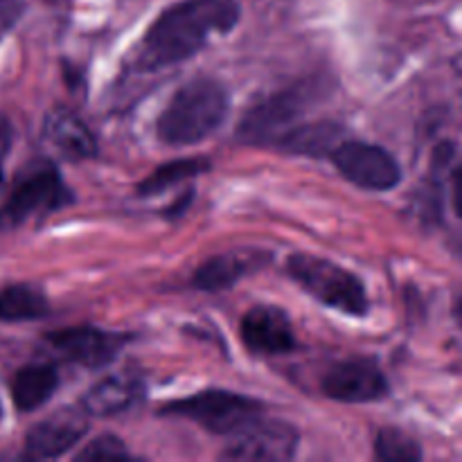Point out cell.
Listing matches in <instances>:
<instances>
[{
  "instance_id": "obj_1",
  "label": "cell",
  "mask_w": 462,
  "mask_h": 462,
  "mask_svg": "<svg viewBox=\"0 0 462 462\" xmlns=\"http://www.w3.org/2000/svg\"><path fill=\"white\" fill-rule=\"evenodd\" d=\"M239 21L237 0H185L167 9L143 41V68H165L194 57L212 34Z\"/></svg>"
},
{
  "instance_id": "obj_2",
  "label": "cell",
  "mask_w": 462,
  "mask_h": 462,
  "mask_svg": "<svg viewBox=\"0 0 462 462\" xmlns=\"http://www.w3.org/2000/svg\"><path fill=\"white\" fill-rule=\"evenodd\" d=\"M228 116V95L212 79H192L176 90L158 117V138L174 147L201 143Z\"/></svg>"
},
{
  "instance_id": "obj_3",
  "label": "cell",
  "mask_w": 462,
  "mask_h": 462,
  "mask_svg": "<svg viewBox=\"0 0 462 462\" xmlns=\"http://www.w3.org/2000/svg\"><path fill=\"white\" fill-rule=\"evenodd\" d=\"M287 266L291 278L323 305L350 316H365L368 311L364 284L334 262L314 255H293Z\"/></svg>"
},
{
  "instance_id": "obj_4",
  "label": "cell",
  "mask_w": 462,
  "mask_h": 462,
  "mask_svg": "<svg viewBox=\"0 0 462 462\" xmlns=\"http://www.w3.org/2000/svg\"><path fill=\"white\" fill-rule=\"evenodd\" d=\"M70 203V189L50 162L32 167L21 176L14 192L0 208V228L14 230L36 217L57 212Z\"/></svg>"
},
{
  "instance_id": "obj_5",
  "label": "cell",
  "mask_w": 462,
  "mask_h": 462,
  "mask_svg": "<svg viewBox=\"0 0 462 462\" xmlns=\"http://www.w3.org/2000/svg\"><path fill=\"white\" fill-rule=\"evenodd\" d=\"M162 413L180 415V418L194 420L203 429L219 436H230L237 429L246 427L248 422L262 415V406L248 397L226 391H206L188 400L171 402Z\"/></svg>"
},
{
  "instance_id": "obj_6",
  "label": "cell",
  "mask_w": 462,
  "mask_h": 462,
  "mask_svg": "<svg viewBox=\"0 0 462 462\" xmlns=\"http://www.w3.org/2000/svg\"><path fill=\"white\" fill-rule=\"evenodd\" d=\"M310 99L311 95L307 93V86L280 90L262 99L244 116L239 135L248 143H273V140L282 143L293 131L298 117L310 106Z\"/></svg>"
},
{
  "instance_id": "obj_7",
  "label": "cell",
  "mask_w": 462,
  "mask_h": 462,
  "mask_svg": "<svg viewBox=\"0 0 462 462\" xmlns=\"http://www.w3.org/2000/svg\"><path fill=\"white\" fill-rule=\"evenodd\" d=\"M230 436L233 440L224 458L235 462H282L291 458L298 447V433L291 424L264 422L260 418Z\"/></svg>"
},
{
  "instance_id": "obj_8",
  "label": "cell",
  "mask_w": 462,
  "mask_h": 462,
  "mask_svg": "<svg viewBox=\"0 0 462 462\" xmlns=\"http://www.w3.org/2000/svg\"><path fill=\"white\" fill-rule=\"evenodd\" d=\"M334 165L347 180L364 189H391L400 183L402 170L395 158L368 143H343L332 153Z\"/></svg>"
},
{
  "instance_id": "obj_9",
  "label": "cell",
  "mask_w": 462,
  "mask_h": 462,
  "mask_svg": "<svg viewBox=\"0 0 462 462\" xmlns=\"http://www.w3.org/2000/svg\"><path fill=\"white\" fill-rule=\"evenodd\" d=\"M125 341L126 338L122 334L102 332L95 328H68L48 334V343L63 359L86 368H102L111 364Z\"/></svg>"
},
{
  "instance_id": "obj_10",
  "label": "cell",
  "mask_w": 462,
  "mask_h": 462,
  "mask_svg": "<svg viewBox=\"0 0 462 462\" xmlns=\"http://www.w3.org/2000/svg\"><path fill=\"white\" fill-rule=\"evenodd\" d=\"M323 393L332 400L347 404L382 400L388 393V382L373 361H343L323 377Z\"/></svg>"
},
{
  "instance_id": "obj_11",
  "label": "cell",
  "mask_w": 462,
  "mask_h": 462,
  "mask_svg": "<svg viewBox=\"0 0 462 462\" xmlns=\"http://www.w3.org/2000/svg\"><path fill=\"white\" fill-rule=\"evenodd\" d=\"M242 338L255 355H284L296 346L291 323L275 307H255L242 320Z\"/></svg>"
},
{
  "instance_id": "obj_12",
  "label": "cell",
  "mask_w": 462,
  "mask_h": 462,
  "mask_svg": "<svg viewBox=\"0 0 462 462\" xmlns=\"http://www.w3.org/2000/svg\"><path fill=\"white\" fill-rule=\"evenodd\" d=\"M86 422L77 413H59L52 420L36 424L27 433V454L32 458H59L81 440Z\"/></svg>"
},
{
  "instance_id": "obj_13",
  "label": "cell",
  "mask_w": 462,
  "mask_h": 462,
  "mask_svg": "<svg viewBox=\"0 0 462 462\" xmlns=\"http://www.w3.org/2000/svg\"><path fill=\"white\" fill-rule=\"evenodd\" d=\"M45 135H48L50 144L70 161L90 158L97 152L90 131L81 125L75 113L66 111V108H57L50 113L48 122H45Z\"/></svg>"
},
{
  "instance_id": "obj_14",
  "label": "cell",
  "mask_w": 462,
  "mask_h": 462,
  "mask_svg": "<svg viewBox=\"0 0 462 462\" xmlns=\"http://www.w3.org/2000/svg\"><path fill=\"white\" fill-rule=\"evenodd\" d=\"M143 397V383L131 374H113L93 386L84 397V406L90 415H117L138 404Z\"/></svg>"
},
{
  "instance_id": "obj_15",
  "label": "cell",
  "mask_w": 462,
  "mask_h": 462,
  "mask_svg": "<svg viewBox=\"0 0 462 462\" xmlns=\"http://www.w3.org/2000/svg\"><path fill=\"white\" fill-rule=\"evenodd\" d=\"M260 262L262 257H257L255 253H224L199 266L194 273V284L206 291L233 287L239 278L251 273L253 266H260Z\"/></svg>"
},
{
  "instance_id": "obj_16",
  "label": "cell",
  "mask_w": 462,
  "mask_h": 462,
  "mask_svg": "<svg viewBox=\"0 0 462 462\" xmlns=\"http://www.w3.org/2000/svg\"><path fill=\"white\" fill-rule=\"evenodd\" d=\"M57 370L52 365H27L14 377L12 397L21 411H34L57 391Z\"/></svg>"
},
{
  "instance_id": "obj_17",
  "label": "cell",
  "mask_w": 462,
  "mask_h": 462,
  "mask_svg": "<svg viewBox=\"0 0 462 462\" xmlns=\"http://www.w3.org/2000/svg\"><path fill=\"white\" fill-rule=\"evenodd\" d=\"M48 300L43 293L25 284H14L0 291V320H36L48 314Z\"/></svg>"
},
{
  "instance_id": "obj_18",
  "label": "cell",
  "mask_w": 462,
  "mask_h": 462,
  "mask_svg": "<svg viewBox=\"0 0 462 462\" xmlns=\"http://www.w3.org/2000/svg\"><path fill=\"white\" fill-rule=\"evenodd\" d=\"M208 161H174V162H167V165L158 167L153 174H149L147 179L140 183L138 192L143 197H152V194L158 192H165L167 188H174V185L183 183V180L194 179L199 176L201 171L208 170Z\"/></svg>"
},
{
  "instance_id": "obj_19",
  "label": "cell",
  "mask_w": 462,
  "mask_h": 462,
  "mask_svg": "<svg viewBox=\"0 0 462 462\" xmlns=\"http://www.w3.org/2000/svg\"><path fill=\"white\" fill-rule=\"evenodd\" d=\"M374 451H377L379 460L386 462H413L422 458V449H420L418 442L406 436V433L397 431V429L379 431Z\"/></svg>"
},
{
  "instance_id": "obj_20",
  "label": "cell",
  "mask_w": 462,
  "mask_h": 462,
  "mask_svg": "<svg viewBox=\"0 0 462 462\" xmlns=\"http://www.w3.org/2000/svg\"><path fill=\"white\" fill-rule=\"evenodd\" d=\"M77 458L79 460H125L129 458V454H126L125 445H122L117 438L104 436L90 442V445L86 447Z\"/></svg>"
},
{
  "instance_id": "obj_21",
  "label": "cell",
  "mask_w": 462,
  "mask_h": 462,
  "mask_svg": "<svg viewBox=\"0 0 462 462\" xmlns=\"http://www.w3.org/2000/svg\"><path fill=\"white\" fill-rule=\"evenodd\" d=\"M23 7L18 0H0V39L9 32V27L18 21Z\"/></svg>"
},
{
  "instance_id": "obj_22",
  "label": "cell",
  "mask_w": 462,
  "mask_h": 462,
  "mask_svg": "<svg viewBox=\"0 0 462 462\" xmlns=\"http://www.w3.org/2000/svg\"><path fill=\"white\" fill-rule=\"evenodd\" d=\"M14 131L7 117H0V188L5 183V161H7L9 147H12Z\"/></svg>"
},
{
  "instance_id": "obj_23",
  "label": "cell",
  "mask_w": 462,
  "mask_h": 462,
  "mask_svg": "<svg viewBox=\"0 0 462 462\" xmlns=\"http://www.w3.org/2000/svg\"><path fill=\"white\" fill-rule=\"evenodd\" d=\"M454 206H456V212L462 217V170L454 179Z\"/></svg>"
},
{
  "instance_id": "obj_24",
  "label": "cell",
  "mask_w": 462,
  "mask_h": 462,
  "mask_svg": "<svg viewBox=\"0 0 462 462\" xmlns=\"http://www.w3.org/2000/svg\"><path fill=\"white\" fill-rule=\"evenodd\" d=\"M456 319H458V323L462 325V298L458 300V305H456Z\"/></svg>"
}]
</instances>
